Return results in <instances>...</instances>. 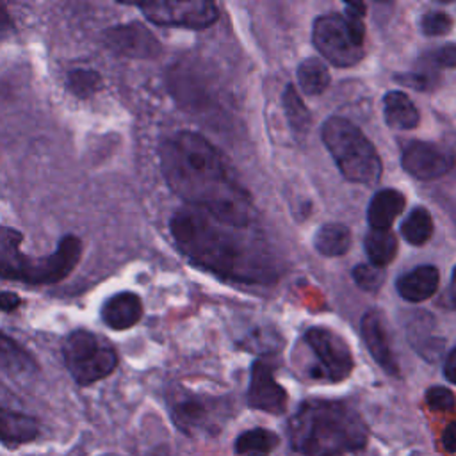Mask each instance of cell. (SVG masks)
I'll use <instances>...</instances> for the list:
<instances>
[{
  "instance_id": "obj_21",
  "label": "cell",
  "mask_w": 456,
  "mask_h": 456,
  "mask_svg": "<svg viewBox=\"0 0 456 456\" xmlns=\"http://www.w3.org/2000/svg\"><path fill=\"white\" fill-rule=\"evenodd\" d=\"M36 369L37 365L32 354L14 338L0 331V370L11 374H27Z\"/></svg>"
},
{
  "instance_id": "obj_15",
  "label": "cell",
  "mask_w": 456,
  "mask_h": 456,
  "mask_svg": "<svg viewBox=\"0 0 456 456\" xmlns=\"http://www.w3.org/2000/svg\"><path fill=\"white\" fill-rule=\"evenodd\" d=\"M362 337L367 344L369 353L372 354V358L383 367L385 372L397 376L399 374V367L395 362V356L390 349L388 344V335L385 330V322L379 315V312H367L362 317Z\"/></svg>"
},
{
  "instance_id": "obj_9",
  "label": "cell",
  "mask_w": 456,
  "mask_h": 456,
  "mask_svg": "<svg viewBox=\"0 0 456 456\" xmlns=\"http://www.w3.org/2000/svg\"><path fill=\"white\" fill-rule=\"evenodd\" d=\"M305 342L310 347L315 365L310 369V376L342 381L353 370V354L344 338L328 328H310L305 333Z\"/></svg>"
},
{
  "instance_id": "obj_12",
  "label": "cell",
  "mask_w": 456,
  "mask_h": 456,
  "mask_svg": "<svg viewBox=\"0 0 456 456\" xmlns=\"http://www.w3.org/2000/svg\"><path fill=\"white\" fill-rule=\"evenodd\" d=\"M401 164L411 176L419 180H433L451 171L454 159L447 150L433 142L411 141L403 151Z\"/></svg>"
},
{
  "instance_id": "obj_31",
  "label": "cell",
  "mask_w": 456,
  "mask_h": 456,
  "mask_svg": "<svg viewBox=\"0 0 456 456\" xmlns=\"http://www.w3.org/2000/svg\"><path fill=\"white\" fill-rule=\"evenodd\" d=\"M431 62L440 68H454L456 66V45L442 46L431 52Z\"/></svg>"
},
{
  "instance_id": "obj_6",
  "label": "cell",
  "mask_w": 456,
  "mask_h": 456,
  "mask_svg": "<svg viewBox=\"0 0 456 456\" xmlns=\"http://www.w3.org/2000/svg\"><path fill=\"white\" fill-rule=\"evenodd\" d=\"M62 356L71 378L82 387L110 376L119 362L118 351L87 330H75L64 338Z\"/></svg>"
},
{
  "instance_id": "obj_17",
  "label": "cell",
  "mask_w": 456,
  "mask_h": 456,
  "mask_svg": "<svg viewBox=\"0 0 456 456\" xmlns=\"http://www.w3.org/2000/svg\"><path fill=\"white\" fill-rule=\"evenodd\" d=\"M397 292L403 299L411 303H420L429 299L438 287V269L433 265H420L403 274L397 283Z\"/></svg>"
},
{
  "instance_id": "obj_13",
  "label": "cell",
  "mask_w": 456,
  "mask_h": 456,
  "mask_svg": "<svg viewBox=\"0 0 456 456\" xmlns=\"http://www.w3.org/2000/svg\"><path fill=\"white\" fill-rule=\"evenodd\" d=\"M248 403L251 408L273 415L283 413L287 408V392L274 379L273 367L264 360H256L251 365Z\"/></svg>"
},
{
  "instance_id": "obj_22",
  "label": "cell",
  "mask_w": 456,
  "mask_h": 456,
  "mask_svg": "<svg viewBox=\"0 0 456 456\" xmlns=\"http://www.w3.org/2000/svg\"><path fill=\"white\" fill-rule=\"evenodd\" d=\"M314 246L324 256H340L351 246V232L340 223L322 224L314 237Z\"/></svg>"
},
{
  "instance_id": "obj_18",
  "label": "cell",
  "mask_w": 456,
  "mask_h": 456,
  "mask_svg": "<svg viewBox=\"0 0 456 456\" xmlns=\"http://www.w3.org/2000/svg\"><path fill=\"white\" fill-rule=\"evenodd\" d=\"M404 196L395 189L376 192L367 208V221L372 230H388L404 208Z\"/></svg>"
},
{
  "instance_id": "obj_30",
  "label": "cell",
  "mask_w": 456,
  "mask_h": 456,
  "mask_svg": "<svg viewBox=\"0 0 456 456\" xmlns=\"http://www.w3.org/2000/svg\"><path fill=\"white\" fill-rule=\"evenodd\" d=\"M426 403L431 410L447 411L454 406V394L445 387H431L426 392Z\"/></svg>"
},
{
  "instance_id": "obj_14",
  "label": "cell",
  "mask_w": 456,
  "mask_h": 456,
  "mask_svg": "<svg viewBox=\"0 0 456 456\" xmlns=\"http://www.w3.org/2000/svg\"><path fill=\"white\" fill-rule=\"evenodd\" d=\"M100 317L103 324L114 331L130 330L142 317V301L135 292H118L105 299L100 308Z\"/></svg>"
},
{
  "instance_id": "obj_26",
  "label": "cell",
  "mask_w": 456,
  "mask_h": 456,
  "mask_svg": "<svg viewBox=\"0 0 456 456\" xmlns=\"http://www.w3.org/2000/svg\"><path fill=\"white\" fill-rule=\"evenodd\" d=\"M102 87V75L93 68H73L68 73V89L80 98H89Z\"/></svg>"
},
{
  "instance_id": "obj_23",
  "label": "cell",
  "mask_w": 456,
  "mask_h": 456,
  "mask_svg": "<svg viewBox=\"0 0 456 456\" xmlns=\"http://www.w3.org/2000/svg\"><path fill=\"white\" fill-rule=\"evenodd\" d=\"M365 253L372 265L383 267L390 264L397 253L395 235L388 230H370L365 237Z\"/></svg>"
},
{
  "instance_id": "obj_35",
  "label": "cell",
  "mask_w": 456,
  "mask_h": 456,
  "mask_svg": "<svg viewBox=\"0 0 456 456\" xmlns=\"http://www.w3.org/2000/svg\"><path fill=\"white\" fill-rule=\"evenodd\" d=\"M12 28H14L12 20H11V16H9L5 5L0 4V43L11 36Z\"/></svg>"
},
{
  "instance_id": "obj_1",
  "label": "cell",
  "mask_w": 456,
  "mask_h": 456,
  "mask_svg": "<svg viewBox=\"0 0 456 456\" xmlns=\"http://www.w3.org/2000/svg\"><path fill=\"white\" fill-rule=\"evenodd\" d=\"M159 159L164 180L176 196L228 226L249 224L253 210L248 192L205 137L178 132L160 144Z\"/></svg>"
},
{
  "instance_id": "obj_36",
  "label": "cell",
  "mask_w": 456,
  "mask_h": 456,
  "mask_svg": "<svg viewBox=\"0 0 456 456\" xmlns=\"http://www.w3.org/2000/svg\"><path fill=\"white\" fill-rule=\"evenodd\" d=\"M444 376L447 381L456 385V347L449 351V354L445 356V363H444Z\"/></svg>"
},
{
  "instance_id": "obj_7",
  "label": "cell",
  "mask_w": 456,
  "mask_h": 456,
  "mask_svg": "<svg viewBox=\"0 0 456 456\" xmlns=\"http://www.w3.org/2000/svg\"><path fill=\"white\" fill-rule=\"evenodd\" d=\"M167 408L173 424L189 436L217 433L228 413L224 399L183 387L167 392Z\"/></svg>"
},
{
  "instance_id": "obj_33",
  "label": "cell",
  "mask_w": 456,
  "mask_h": 456,
  "mask_svg": "<svg viewBox=\"0 0 456 456\" xmlns=\"http://www.w3.org/2000/svg\"><path fill=\"white\" fill-rule=\"evenodd\" d=\"M21 305V297L14 292H0V310L2 312H14Z\"/></svg>"
},
{
  "instance_id": "obj_8",
  "label": "cell",
  "mask_w": 456,
  "mask_h": 456,
  "mask_svg": "<svg viewBox=\"0 0 456 456\" xmlns=\"http://www.w3.org/2000/svg\"><path fill=\"white\" fill-rule=\"evenodd\" d=\"M312 39L322 57L333 66H354L363 57V37L354 34L344 16L324 14L315 20Z\"/></svg>"
},
{
  "instance_id": "obj_11",
  "label": "cell",
  "mask_w": 456,
  "mask_h": 456,
  "mask_svg": "<svg viewBox=\"0 0 456 456\" xmlns=\"http://www.w3.org/2000/svg\"><path fill=\"white\" fill-rule=\"evenodd\" d=\"M103 39L107 48L118 55L134 59H153L160 53L159 39L151 34L150 28H146L139 21L110 27L105 30Z\"/></svg>"
},
{
  "instance_id": "obj_34",
  "label": "cell",
  "mask_w": 456,
  "mask_h": 456,
  "mask_svg": "<svg viewBox=\"0 0 456 456\" xmlns=\"http://www.w3.org/2000/svg\"><path fill=\"white\" fill-rule=\"evenodd\" d=\"M442 445L447 452H456V422H449L442 433Z\"/></svg>"
},
{
  "instance_id": "obj_4",
  "label": "cell",
  "mask_w": 456,
  "mask_h": 456,
  "mask_svg": "<svg viewBox=\"0 0 456 456\" xmlns=\"http://www.w3.org/2000/svg\"><path fill=\"white\" fill-rule=\"evenodd\" d=\"M23 233L11 226H0V278L30 285H50L62 281L80 262L84 244L68 233L57 248L45 256H32L21 251Z\"/></svg>"
},
{
  "instance_id": "obj_32",
  "label": "cell",
  "mask_w": 456,
  "mask_h": 456,
  "mask_svg": "<svg viewBox=\"0 0 456 456\" xmlns=\"http://www.w3.org/2000/svg\"><path fill=\"white\" fill-rule=\"evenodd\" d=\"M440 305L445 308H452V310L456 308V267L452 269L449 287L445 289V292L440 297Z\"/></svg>"
},
{
  "instance_id": "obj_24",
  "label": "cell",
  "mask_w": 456,
  "mask_h": 456,
  "mask_svg": "<svg viewBox=\"0 0 456 456\" xmlns=\"http://www.w3.org/2000/svg\"><path fill=\"white\" fill-rule=\"evenodd\" d=\"M297 82L306 94H319L330 84V71L319 59H306L297 68Z\"/></svg>"
},
{
  "instance_id": "obj_28",
  "label": "cell",
  "mask_w": 456,
  "mask_h": 456,
  "mask_svg": "<svg viewBox=\"0 0 456 456\" xmlns=\"http://www.w3.org/2000/svg\"><path fill=\"white\" fill-rule=\"evenodd\" d=\"M353 280L363 290H378L385 281V271L372 264H360L353 269Z\"/></svg>"
},
{
  "instance_id": "obj_3",
  "label": "cell",
  "mask_w": 456,
  "mask_h": 456,
  "mask_svg": "<svg viewBox=\"0 0 456 456\" xmlns=\"http://www.w3.org/2000/svg\"><path fill=\"white\" fill-rule=\"evenodd\" d=\"M290 445L303 456H347L367 445L362 417L346 403L312 399L303 403L289 424Z\"/></svg>"
},
{
  "instance_id": "obj_20",
  "label": "cell",
  "mask_w": 456,
  "mask_h": 456,
  "mask_svg": "<svg viewBox=\"0 0 456 456\" xmlns=\"http://www.w3.org/2000/svg\"><path fill=\"white\" fill-rule=\"evenodd\" d=\"M280 438L274 431L264 429V428H253L248 431H242L235 444L233 451L237 456H269L274 447L278 445Z\"/></svg>"
},
{
  "instance_id": "obj_5",
  "label": "cell",
  "mask_w": 456,
  "mask_h": 456,
  "mask_svg": "<svg viewBox=\"0 0 456 456\" xmlns=\"http://www.w3.org/2000/svg\"><path fill=\"white\" fill-rule=\"evenodd\" d=\"M321 137L340 173L363 185H374L381 178V159L372 142L356 125L340 116H331L321 128Z\"/></svg>"
},
{
  "instance_id": "obj_27",
  "label": "cell",
  "mask_w": 456,
  "mask_h": 456,
  "mask_svg": "<svg viewBox=\"0 0 456 456\" xmlns=\"http://www.w3.org/2000/svg\"><path fill=\"white\" fill-rule=\"evenodd\" d=\"M283 100V109H285V116L290 123V126L294 130H306L310 125V112L305 107L303 100L299 98V94L296 93V89L292 86L285 87V93L281 96Z\"/></svg>"
},
{
  "instance_id": "obj_29",
  "label": "cell",
  "mask_w": 456,
  "mask_h": 456,
  "mask_svg": "<svg viewBox=\"0 0 456 456\" xmlns=\"http://www.w3.org/2000/svg\"><path fill=\"white\" fill-rule=\"evenodd\" d=\"M451 18L442 12V11H431V12H426L422 21H420V27H422V32L426 36H442V34H447L451 30Z\"/></svg>"
},
{
  "instance_id": "obj_2",
  "label": "cell",
  "mask_w": 456,
  "mask_h": 456,
  "mask_svg": "<svg viewBox=\"0 0 456 456\" xmlns=\"http://www.w3.org/2000/svg\"><path fill=\"white\" fill-rule=\"evenodd\" d=\"M200 208H182L169 223L171 235L178 249L198 267H203L221 278L237 281H255L264 278L262 255L249 249L246 239L233 233V226Z\"/></svg>"
},
{
  "instance_id": "obj_19",
  "label": "cell",
  "mask_w": 456,
  "mask_h": 456,
  "mask_svg": "<svg viewBox=\"0 0 456 456\" xmlns=\"http://www.w3.org/2000/svg\"><path fill=\"white\" fill-rule=\"evenodd\" d=\"M383 114L390 128L411 130L419 123V110L403 91H390L383 98Z\"/></svg>"
},
{
  "instance_id": "obj_16",
  "label": "cell",
  "mask_w": 456,
  "mask_h": 456,
  "mask_svg": "<svg viewBox=\"0 0 456 456\" xmlns=\"http://www.w3.org/2000/svg\"><path fill=\"white\" fill-rule=\"evenodd\" d=\"M41 428L37 419L20 410L0 404V444L18 447L34 442Z\"/></svg>"
},
{
  "instance_id": "obj_10",
  "label": "cell",
  "mask_w": 456,
  "mask_h": 456,
  "mask_svg": "<svg viewBox=\"0 0 456 456\" xmlns=\"http://www.w3.org/2000/svg\"><path fill=\"white\" fill-rule=\"evenodd\" d=\"M148 21L155 25H178L205 28L217 20V7L207 0L187 2H148L135 5Z\"/></svg>"
},
{
  "instance_id": "obj_25",
  "label": "cell",
  "mask_w": 456,
  "mask_h": 456,
  "mask_svg": "<svg viewBox=\"0 0 456 456\" xmlns=\"http://www.w3.org/2000/svg\"><path fill=\"white\" fill-rule=\"evenodd\" d=\"M401 233L406 242L413 246H422L433 235V219L426 208H413L403 221Z\"/></svg>"
}]
</instances>
